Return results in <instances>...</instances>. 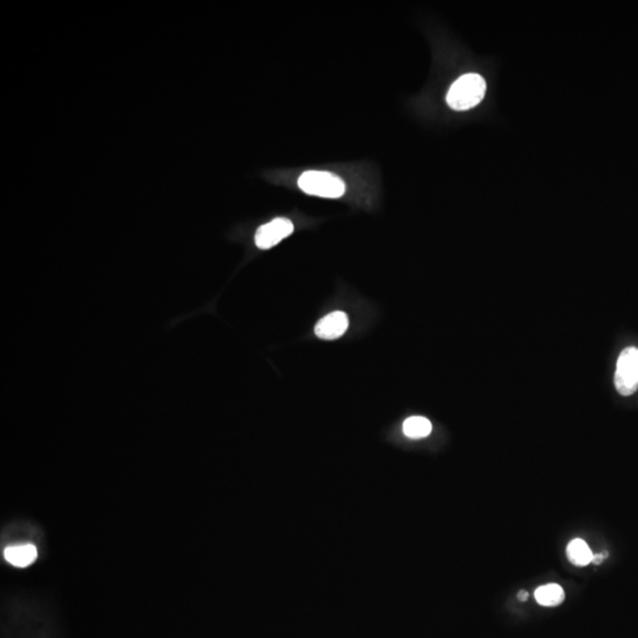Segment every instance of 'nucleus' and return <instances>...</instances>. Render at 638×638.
Returning a JSON list of instances; mask_svg holds the SVG:
<instances>
[{
  "instance_id": "7ed1b4c3",
  "label": "nucleus",
  "mask_w": 638,
  "mask_h": 638,
  "mask_svg": "<svg viewBox=\"0 0 638 638\" xmlns=\"http://www.w3.org/2000/svg\"><path fill=\"white\" fill-rule=\"evenodd\" d=\"M615 386L622 396H630L638 389V349L629 347L620 352L617 361Z\"/></svg>"
},
{
  "instance_id": "1a4fd4ad",
  "label": "nucleus",
  "mask_w": 638,
  "mask_h": 638,
  "mask_svg": "<svg viewBox=\"0 0 638 638\" xmlns=\"http://www.w3.org/2000/svg\"><path fill=\"white\" fill-rule=\"evenodd\" d=\"M431 429V421L423 416H412L403 423V433L410 438H427Z\"/></svg>"
},
{
  "instance_id": "20e7f679",
  "label": "nucleus",
  "mask_w": 638,
  "mask_h": 638,
  "mask_svg": "<svg viewBox=\"0 0 638 638\" xmlns=\"http://www.w3.org/2000/svg\"><path fill=\"white\" fill-rule=\"evenodd\" d=\"M295 230L291 220L277 218L260 226L255 233V245L262 250H269L291 235Z\"/></svg>"
},
{
  "instance_id": "f03ea898",
  "label": "nucleus",
  "mask_w": 638,
  "mask_h": 638,
  "mask_svg": "<svg viewBox=\"0 0 638 638\" xmlns=\"http://www.w3.org/2000/svg\"><path fill=\"white\" fill-rule=\"evenodd\" d=\"M298 186L307 194L329 199L342 197L345 192V183L339 176L318 171L303 173L298 180Z\"/></svg>"
},
{
  "instance_id": "0eeeda50",
  "label": "nucleus",
  "mask_w": 638,
  "mask_h": 638,
  "mask_svg": "<svg viewBox=\"0 0 638 638\" xmlns=\"http://www.w3.org/2000/svg\"><path fill=\"white\" fill-rule=\"evenodd\" d=\"M536 602L543 606H557L565 599V592L558 584L551 583L536 589L534 592Z\"/></svg>"
},
{
  "instance_id": "39448f33",
  "label": "nucleus",
  "mask_w": 638,
  "mask_h": 638,
  "mask_svg": "<svg viewBox=\"0 0 638 638\" xmlns=\"http://www.w3.org/2000/svg\"><path fill=\"white\" fill-rule=\"evenodd\" d=\"M348 328H349V318H348L347 314H344L342 311H335L318 321L314 328V333L318 338L333 341V339L342 337L347 332Z\"/></svg>"
},
{
  "instance_id": "6e6552de",
  "label": "nucleus",
  "mask_w": 638,
  "mask_h": 638,
  "mask_svg": "<svg viewBox=\"0 0 638 638\" xmlns=\"http://www.w3.org/2000/svg\"><path fill=\"white\" fill-rule=\"evenodd\" d=\"M568 558L573 565L587 566L590 564L594 558V553L590 550V547L585 543L583 539H573L568 546Z\"/></svg>"
},
{
  "instance_id": "f257e3e1",
  "label": "nucleus",
  "mask_w": 638,
  "mask_h": 638,
  "mask_svg": "<svg viewBox=\"0 0 638 638\" xmlns=\"http://www.w3.org/2000/svg\"><path fill=\"white\" fill-rule=\"evenodd\" d=\"M486 94V82L478 73H467L453 83L447 103L454 110H468L478 106Z\"/></svg>"
},
{
  "instance_id": "423d86ee",
  "label": "nucleus",
  "mask_w": 638,
  "mask_h": 638,
  "mask_svg": "<svg viewBox=\"0 0 638 638\" xmlns=\"http://www.w3.org/2000/svg\"><path fill=\"white\" fill-rule=\"evenodd\" d=\"M4 558L6 562L17 568H27L36 562V546L32 544H20L6 547Z\"/></svg>"
},
{
  "instance_id": "9d476101",
  "label": "nucleus",
  "mask_w": 638,
  "mask_h": 638,
  "mask_svg": "<svg viewBox=\"0 0 638 638\" xmlns=\"http://www.w3.org/2000/svg\"><path fill=\"white\" fill-rule=\"evenodd\" d=\"M606 556H608V553H606V552L599 553V555H594L592 563H594V564H597V565H599V564H601V563H602L603 560L606 558Z\"/></svg>"
},
{
  "instance_id": "9b49d317",
  "label": "nucleus",
  "mask_w": 638,
  "mask_h": 638,
  "mask_svg": "<svg viewBox=\"0 0 638 638\" xmlns=\"http://www.w3.org/2000/svg\"><path fill=\"white\" fill-rule=\"evenodd\" d=\"M529 594L527 591L522 590L518 594V599H520V601H522V602H526V601L529 599Z\"/></svg>"
}]
</instances>
